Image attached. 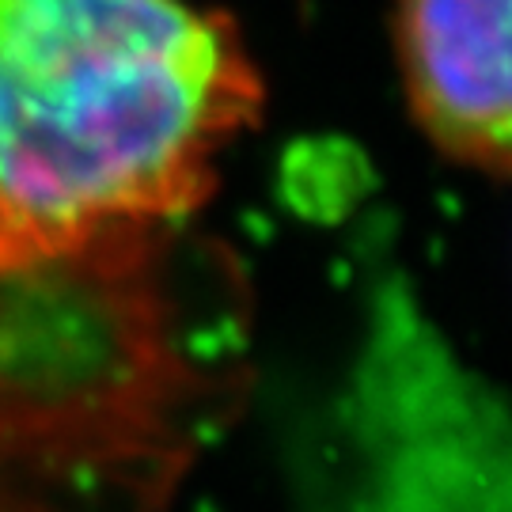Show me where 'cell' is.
<instances>
[{
  "mask_svg": "<svg viewBox=\"0 0 512 512\" xmlns=\"http://www.w3.org/2000/svg\"><path fill=\"white\" fill-rule=\"evenodd\" d=\"M266 88L194 0H0V243L164 232L209 198Z\"/></svg>",
  "mask_w": 512,
  "mask_h": 512,
  "instance_id": "1",
  "label": "cell"
},
{
  "mask_svg": "<svg viewBox=\"0 0 512 512\" xmlns=\"http://www.w3.org/2000/svg\"><path fill=\"white\" fill-rule=\"evenodd\" d=\"M410 118L448 164L505 179L512 160L509 0H391Z\"/></svg>",
  "mask_w": 512,
  "mask_h": 512,
  "instance_id": "2",
  "label": "cell"
}]
</instances>
